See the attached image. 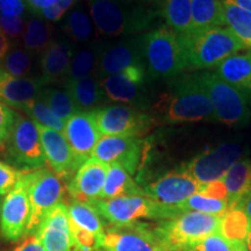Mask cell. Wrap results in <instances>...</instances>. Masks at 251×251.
<instances>
[{"mask_svg": "<svg viewBox=\"0 0 251 251\" xmlns=\"http://www.w3.org/2000/svg\"><path fill=\"white\" fill-rule=\"evenodd\" d=\"M97 36H130L146 30L158 11L141 0H86Z\"/></svg>", "mask_w": 251, "mask_h": 251, "instance_id": "obj_1", "label": "cell"}, {"mask_svg": "<svg viewBox=\"0 0 251 251\" xmlns=\"http://www.w3.org/2000/svg\"><path fill=\"white\" fill-rule=\"evenodd\" d=\"M152 112L155 120L170 125L218 121L211 99L194 75L175 81L170 92L163 94L152 106Z\"/></svg>", "mask_w": 251, "mask_h": 251, "instance_id": "obj_2", "label": "cell"}, {"mask_svg": "<svg viewBox=\"0 0 251 251\" xmlns=\"http://www.w3.org/2000/svg\"><path fill=\"white\" fill-rule=\"evenodd\" d=\"M187 67L207 69L219 65L229 56L247 48L227 27H213L178 35Z\"/></svg>", "mask_w": 251, "mask_h": 251, "instance_id": "obj_3", "label": "cell"}, {"mask_svg": "<svg viewBox=\"0 0 251 251\" xmlns=\"http://www.w3.org/2000/svg\"><path fill=\"white\" fill-rule=\"evenodd\" d=\"M144 65L151 78H174L188 69L179 37L169 27L142 35Z\"/></svg>", "mask_w": 251, "mask_h": 251, "instance_id": "obj_4", "label": "cell"}, {"mask_svg": "<svg viewBox=\"0 0 251 251\" xmlns=\"http://www.w3.org/2000/svg\"><path fill=\"white\" fill-rule=\"evenodd\" d=\"M94 206L102 219L113 226L130 225L142 220L174 219L184 211L179 207L165 206L147 196H127L113 199H96L89 202Z\"/></svg>", "mask_w": 251, "mask_h": 251, "instance_id": "obj_5", "label": "cell"}, {"mask_svg": "<svg viewBox=\"0 0 251 251\" xmlns=\"http://www.w3.org/2000/svg\"><path fill=\"white\" fill-rule=\"evenodd\" d=\"M157 222L153 228L166 250L187 251L193 244L218 233L220 216L188 211Z\"/></svg>", "mask_w": 251, "mask_h": 251, "instance_id": "obj_6", "label": "cell"}, {"mask_svg": "<svg viewBox=\"0 0 251 251\" xmlns=\"http://www.w3.org/2000/svg\"><path fill=\"white\" fill-rule=\"evenodd\" d=\"M194 76L211 99L218 121L230 127H244L249 124L251 112L246 93L215 72H200Z\"/></svg>", "mask_w": 251, "mask_h": 251, "instance_id": "obj_7", "label": "cell"}, {"mask_svg": "<svg viewBox=\"0 0 251 251\" xmlns=\"http://www.w3.org/2000/svg\"><path fill=\"white\" fill-rule=\"evenodd\" d=\"M2 149L8 164L19 170L35 171L45 168L47 163L36 124L20 114Z\"/></svg>", "mask_w": 251, "mask_h": 251, "instance_id": "obj_8", "label": "cell"}, {"mask_svg": "<svg viewBox=\"0 0 251 251\" xmlns=\"http://www.w3.org/2000/svg\"><path fill=\"white\" fill-rule=\"evenodd\" d=\"M27 178L30 216L25 237L36 233L46 215L62 202L65 193L63 180L50 169L42 168L28 172Z\"/></svg>", "mask_w": 251, "mask_h": 251, "instance_id": "obj_9", "label": "cell"}, {"mask_svg": "<svg viewBox=\"0 0 251 251\" xmlns=\"http://www.w3.org/2000/svg\"><path fill=\"white\" fill-rule=\"evenodd\" d=\"M246 156L243 146L235 142H226L215 148L205 150L193 157L180 168L192 176L199 184H207L220 180L229 169Z\"/></svg>", "mask_w": 251, "mask_h": 251, "instance_id": "obj_10", "label": "cell"}, {"mask_svg": "<svg viewBox=\"0 0 251 251\" xmlns=\"http://www.w3.org/2000/svg\"><path fill=\"white\" fill-rule=\"evenodd\" d=\"M148 78L149 75L144 64H139L103 78L100 81L107 100L127 103L141 111L149 107L147 89Z\"/></svg>", "mask_w": 251, "mask_h": 251, "instance_id": "obj_11", "label": "cell"}, {"mask_svg": "<svg viewBox=\"0 0 251 251\" xmlns=\"http://www.w3.org/2000/svg\"><path fill=\"white\" fill-rule=\"evenodd\" d=\"M97 251H166L153 225L135 222L105 228Z\"/></svg>", "mask_w": 251, "mask_h": 251, "instance_id": "obj_12", "label": "cell"}, {"mask_svg": "<svg viewBox=\"0 0 251 251\" xmlns=\"http://www.w3.org/2000/svg\"><path fill=\"white\" fill-rule=\"evenodd\" d=\"M94 111L99 130L103 136L141 137L156 124L152 115L127 105H109Z\"/></svg>", "mask_w": 251, "mask_h": 251, "instance_id": "obj_13", "label": "cell"}, {"mask_svg": "<svg viewBox=\"0 0 251 251\" xmlns=\"http://www.w3.org/2000/svg\"><path fill=\"white\" fill-rule=\"evenodd\" d=\"M148 152V142L140 136H101L92 156L107 164H120L130 176L142 168Z\"/></svg>", "mask_w": 251, "mask_h": 251, "instance_id": "obj_14", "label": "cell"}, {"mask_svg": "<svg viewBox=\"0 0 251 251\" xmlns=\"http://www.w3.org/2000/svg\"><path fill=\"white\" fill-rule=\"evenodd\" d=\"M30 205L27 174L4 198L0 212V234L8 242H18L26 235Z\"/></svg>", "mask_w": 251, "mask_h": 251, "instance_id": "obj_15", "label": "cell"}, {"mask_svg": "<svg viewBox=\"0 0 251 251\" xmlns=\"http://www.w3.org/2000/svg\"><path fill=\"white\" fill-rule=\"evenodd\" d=\"M200 188L201 184L179 168L146 185L143 191L147 197L162 205L179 207L188 198L199 193Z\"/></svg>", "mask_w": 251, "mask_h": 251, "instance_id": "obj_16", "label": "cell"}, {"mask_svg": "<svg viewBox=\"0 0 251 251\" xmlns=\"http://www.w3.org/2000/svg\"><path fill=\"white\" fill-rule=\"evenodd\" d=\"M139 64H144L142 35L126 36L115 42L106 43L93 74L102 80L103 78Z\"/></svg>", "mask_w": 251, "mask_h": 251, "instance_id": "obj_17", "label": "cell"}, {"mask_svg": "<svg viewBox=\"0 0 251 251\" xmlns=\"http://www.w3.org/2000/svg\"><path fill=\"white\" fill-rule=\"evenodd\" d=\"M75 153L78 163L81 165L91 156L97 143L101 139L96 111H78L65 121L63 134Z\"/></svg>", "mask_w": 251, "mask_h": 251, "instance_id": "obj_18", "label": "cell"}, {"mask_svg": "<svg viewBox=\"0 0 251 251\" xmlns=\"http://www.w3.org/2000/svg\"><path fill=\"white\" fill-rule=\"evenodd\" d=\"M36 124V122H35ZM40 133L41 143L45 151L46 162L50 170L62 180L71 179L80 164L62 133L36 124Z\"/></svg>", "mask_w": 251, "mask_h": 251, "instance_id": "obj_19", "label": "cell"}, {"mask_svg": "<svg viewBox=\"0 0 251 251\" xmlns=\"http://www.w3.org/2000/svg\"><path fill=\"white\" fill-rule=\"evenodd\" d=\"M109 164L90 157L81 164L74 177L69 180L67 191L72 200L91 202L99 199L105 185Z\"/></svg>", "mask_w": 251, "mask_h": 251, "instance_id": "obj_20", "label": "cell"}, {"mask_svg": "<svg viewBox=\"0 0 251 251\" xmlns=\"http://www.w3.org/2000/svg\"><path fill=\"white\" fill-rule=\"evenodd\" d=\"M35 235L46 251H75L68 206L57 203L41 222Z\"/></svg>", "mask_w": 251, "mask_h": 251, "instance_id": "obj_21", "label": "cell"}, {"mask_svg": "<svg viewBox=\"0 0 251 251\" xmlns=\"http://www.w3.org/2000/svg\"><path fill=\"white\" fill-rule=\"evenodd\" d=\"M77 47L65 36H56L43 50L40 59V76L47 85L65 80Z\"/></svg>", "mask_w": 251, "mask_h": 251, "instance_id": "obj_22", "label": "cell"}, {"mask_svg": "<svg viewBox=\"0 0 251 251\" xmlns=\"http://www.w3.org/2000/svg\"><path fill=\"white\" fill-rule=\"evenodd\" d=\"M47 83L41 76L12 77L0 69V101L11 108L21 111L31 100L36 99Z\"/></svg>", "mask_w": 251, "mask_h": 251, "instance_id": "obj_23", "label": "cell"}, {"mask_svg": "<svg viewBox=\"0 0 251 251\" xmlns=\"http://www.w3.org/2000/svg\"><path fill=\"white\" fill-rule=\"evenodd\" d=\"M61 29L76 46H83L97 39V31L91 18L86 0H78L61 20Z\"/></svg>", "mask_w": 251, "mask_h": 251, "instance_id": "obj_24", "label": "cell"}, {"mask_svg": "<svg viewBox=\"0 0 251 251\" xmlns=\"http://www.w3.org/2000/svg\"><path fill=\"white\" fill-rule=\"evenodd\" d=\"M64 87L70 93L78 111L98 109L107 100L101 81L94 74L79 80L64 81Z\"/></svg>", "mask_w": 251, "mask_h": 251, "instance_id": "obj_25", "label": "cell"}, {"mask_svg": "<svg viewBox=\"0 0 251 251\" xmlns=\"http://www.w3.org/2000/svg\"><path fill=\"white\" fill-rule=\"evenodd\" d=\"M215 74L242 92H251V51L229 56L216 65Z\"/></svg>", "mask_w": 251, "mask_h": 251, "instance_id": "obj_26", "label": "cell"}, {"mask_svg": "<svg viewBox=\"0 0 251 251\" xmlns=\"http://www.w3.org/2000/svg\"><path fill=\"white\" fill-rule=\"evenodd\" d=\"M106 43V41L94 40L87 45L78 46L72 56L70 68L64 81L79 80L93 74Z\"/></svg>", "mask_w": 251, "mask_h": 251, "instance_id": "obj_27", "label": "cell"}, {"mask_svg": "<svg viewBox=\"0 0 251 251\" xmlns=\"http://www.w3.org/2000/svg\"><path fill=\"white\" fill-rule=\"evenodd\" d=\"M222 180L228 192L229 208H234L251 193V159L243 158L235 163Z\"/></svg>", "mask_w": 251, "mask_h": 251, "instance_id": "obj_28", "label": "cell"}, {"mask_svg": "<svg viewBox=\"0 0 251 251\" xmlns=\"http://www.w3.org/2000/svg\"><path fill=\"white\" fill-rule=\"evenodd\" d=\"M127 196H146V194L143 187H141L120 164L112 163L108 166L105 185L99 199H113V198Z\"/></svg>", "mask_w": 251, "mask_h": 251, "instance_id": "obj_29", "label": "cell"}, {"mask_svg": "<svg viewBox=\"0 0 251 251\" xmlns=\"http://www.w3.org/2000/svg\"><path fill=\"white\" fill-rule=\"evenodd\" d=\"M54 31L52 23L31 14L26 21L23 34V47L33 56L42 54L55 37Z\"/></svg>", "mask_w": 251, "mask_h": 251, "instance_id": "obj_30", "label": "cell"}, {"mask_svg": "<svg viewBox=\"0 0 251 251\" xmlns=\"http://www.w3.org/2000/svg\"><path fill=\"white\" fill-rule=\"evenodd\" d=\"M251 220L241 208H229L220 216L218 233L229 244L247 243Z\"/></svg>", "mask_w": 251, "mask_h": 251, "instance_id": "obj_31", "label": "cell"}, {"mask_svg": "<svg viewBox=\"0 0 251 251\" xmlns=\"http://www.w3.org/2000/svg\"><path fill=\"white\" fill-rule=\"evenodd\" d=\"M161 14L168 27L177 35L192 31L191 0H163Z\"/></svg>", "mask_w": 251, "mask_h": 251, "instance_id": "obj_32", "label": "cell"}, {"mask_svg": "<svg viewBox=\"0 0 251 251\" xmlns=\"http://www.w3.org/2000/svg\"><path fill=\"white\" fill-rule=\"evenodd\" d=\"M192 31L225 26L220 0H191Z\"/></svg>", "mask_w": 251, "mask_h": 251, "instance_id": "obj_33", "label": "cell"}, {"mask_svg": "<svg viewBox=\"0 0 251 251\" xmlns=\"http://www.w3.org/2000/svg\"><path fill=\"white\" fill-rule=\"evenodd\" d=\"M224 11L225 26L251 48V11L241 7L229 0H220Z\"/></svg>", "mask_w": 251, "mask_h": 251, "instance_id": "obj_34", "label": "cell"}, {"mask_svg": "<svg viewBox=\"0 0 251 251\" xmlns=\"http://www.w3.org/2000/svg\"><path fill=\"white\" fill-rule=\"evenodd\" d=\"M68 206V214L70 224L93 233L101 237L105 230L101 215L89 202L72 200Z\"/></svg>", "mask_w": 251, "mask_h": 251, "instance_id": "obj_35", "label": "cell"}, {"mask_svg": "<svg viewBox=\"0 0 251 251\" xmlns=\"http://www.w3.org/2000/svg\"><path fill=\"white\" fill-rule=\"evenodd\" d=\"M40 96L47 102V105L49 106L52 113L62 120L67 121L71 115L78 112L74 99L71 98L70 93L65 89L64 85H63V87L47 85L42 90Z\"/></svg>", "mask_w": 251, "mask_h": 251, "instance_id": "obj_36", "label": "cell"}, {"mask_svg": "<svg viewBox=\"0 0 251 251\" xmlns=\"http://www.w3.org/2000/svg\"><path fill=\"white\" fill-rule=\"evenodd\" d=\"M21 111L29 115L31 120L36 122V124L64 134L65 121L59 119L57 115L52 113L41 96L37 97L36 99L31 100Z\"/></svg>", "mask_w": 251, "mask_h": 251, "instance_id": "obj_37", "label": "cell"}, {"mask_svg": "<svg viewBox=\"0 0 251 251\" xmlns=\"http://www.w3.org/2000/svg\"><path fill=\"white\" fill-rule=\"evenodd\" d=\"M33 67V55L25 48H13L0 61V69L12 77H27Z\"/></svg>", "mask_w": 251, "mask_h": 251, "instance_id": "obj_38", "label": "cell"}, {"mask_svg": "<svg viewBox=\"0 0 251 251\" xmlns=\"http://www.w3.org/2000/svg\"><path fill=\"white\" fill-rule=\"evenodd\" d=\"M179 208L184 212H199L205 213L209 215L221 216L228 211L229 206L227 200H218L212 199V198H207L201 194L197 193L190 197L186 201L181 203Z\"/></svg>", "mask_w": 251, "mask_h": 251, "instance_id": "obj_39", "label": "cell"}, {"mask_svg": "<svg viewBox=\"0 0 251 251\" xmlns=\"http://www.w3.org/2000/svg\"><path fill=\"white\" fill-rule=\"evenodd\" d=\"M70 231L74 242L75 251H97L100 246L101 237L98 235L81 229L77 226L70 224Z\"/></svg>", "mask_w": 251, "mask_h": 251, "instance_id": "obj_40", "label": "cell"}, {"mask_svg": "<svg viewBox=\"0 0 251 251\" xmlns=\"http://www.w3.org/2000/svg\"><path fill=\"white\" fill-rule=\"evenodd\" d=\"M26 174L27 171L19 170L8 163L0 161V196H7Z\"/></svg>", "mask_w": 251, "mask_h": 251, "instance_id": "obj_41", "label": "cell"}, {"mask_svg": "<svg viewBox=\"0 0 251 251\" xmlns=\"http://www.w3.org/2000/svg\"><path fill=\"white\" fill-rule=\"evenodd\" d=\"M17 118L18 113L14 109L0 101V150L5 146L8 137L11 136Z\"/></svg>", "mask_w": 251, "mask_h": 251, "instance_id": "obj_42", "label": "cell"}, {"mask_svg": "<svg viewBox=\"0 0 251 251\" xmlns=\"http://www.w3.org/2000/svg\"><path fill=\"white\" fill-rule=\"evenodd\" d=\"M77 1L78 0H58L56 4L42 9V11H40L35 15L45 19L49 23H57V21H61L64 18V15L68 13L69 9L76 4Z\"/></svg>", "mask_w": 251, "mask_h": 251, "instance_id": "obj_43", "label": "cell"}, {"mask_svg": "<svg viewBox=\"0 0 251 251\" xmlns=\"http://www.w3.org/2000/svg\"><path fill=\"white\" fill-rule=\"evenodd\" d=\"M27 19L25 17H1L0 15V28L7 39L18 40L23 37L26 27Z\"/></svg>", "mask_w": 251, "mask_h": 251, "instance_id": "obj_44", "label": "cell"}, {"mask_svg": "<svg viewBox=\"0 0 251 251\" xmlns=\"http://www.w3.org/2000/svg\"><path fill=\"white\" fill-rule=\"evenodd\" d=\"M187 251H231V248L221 235L216 233L193 244L188 248Z\"/></svg>", "mask_w": 251, "mask_h": 251, "instance_id": "obj_45", "label": "cell"}, {"mask_svg": "<svg viewBox=\"0 0 251 251\" xmlns=\"http://www.w3.org/2000/svg\"><path fill=\"white\" fill-rule=\"evenodd\" d=\"M27 9L26 0H0L1 17H25Z\"/></svg>", "mask_w": 251, "mask_h": 251, "instance_id": "obj_46", "label": "cell"}, {"mask_svg": "<svg viewBox=\"0 0 251 251\" xmlns=\"http://www.w3.org/2000/svg\"><path fill=\"white\" fill-rule=\"evenodd\" d=\"M199 194L205 196L207 198H212V199L218 200H227L228 201V192L224 180H214L211 183H207L201 185Z\"/></svg>", "mask_w": 251, "mask_h": 251, "instance_id": "obj_47", "label": "cell"}, {"mask_svg": "<svg viewBox=\"0 0 251 251\" xmlns=\"http://www.w3.org/2000/svg\"><path fill=\"white\" fill-rule=\"evenodd\" d=\"M13 251H46L35 234L28 235Z\"/></svg>", "mask_w": 251, "mask_h": 251, "instance_id": "obj_48", "label": "cell"}, {"mask_svg": "<svg viewBox=\"0 0 251 251\" xmlns=\"http://www.w3.org/2000/svg\"><path fill=\"white\" fill-rule=\"evenodd\" d=\"M58 0H26L27 8L31 14H37L40 11L45 9L49 6L54 5Z\"/></svg>", "mask_w": 251, "mask_h": 251, "instance_id": "obj_49", "label": "cell"}, {"mask_svg": "<svg viewBox=\"0 0 251 251\" xmlns=\"http://www.w3.org/2000/svg\"><path fill=\"white\" fill-rule=\"evenodd\" d=\"M9 50H11V42L0 28V61L5 57Z\"/></svg>", "mask_w": 251, "mask_h": 251, "instance_id": "obj_50", "label": "cell"}, {"mask_svg": "<svg viewBox=\"0 0 251 251\" xmlns=\"http://www.w3.org/2000/svg\"><path fill=\"white\" fill-rule=\"evenodd\" d=\"M237 208H241L242 211H244V213L249 216L250 220H251V193L248 194V196L244 198V199L241 201L238 205L236 206ZM235 208V207H234Z\"/></svg>", "mask_w": 251, "mask_h": 251, "instance_id": "obj_51", "label": "cell"}, {"mask_svg": "<svg viewBox=\"0 0 251 251\" xmlns=\"http://www.w3.org/2000/svg\"><path fill=\"white\" fill-rule=\"evenodd\" d=\"M229 1H233L236 5L241 6V7L251 11V0H229Z\"/></svg>", "mask_w": 251, "mask_h": 251, "instance_id": "obj_52", "label": "cell"}, {"mask_svg": "<svg viewBox=\"0 0 251 251\" xmlns=\"http://www.w3.org/2000/svg\"><path fill=\"white\" fill-rule=\"evenodd\" d=\"M231 251H250L249 248H248L247 243H235L230 244Z\"/></svg>", "mask_w": 251, "mask_h": 251, "instance_id": "obj_53", "label": "cell"}, {"mask_svg": "<svg viewBox=\"0 0 251 251\" xmlns=\"http://www.w3.org/2000/svg\"><path fill=\"white\" fill-rule=\"evenodd\" d=\"M247 246L249 248V250L251 251V225H250V229H249V234H248V238H247Z\"/></svg>", "mask_w": 251, "mask_h": 251, "instance_id": "obj_54", "label": "cell"}, {"mask_svg": "<svg viewBox=\"0 0 251 251\" xmlns=\"http://www.w3.org/2000/svg\"><path fill=\"white\" fill-rule=\"evenodd\" d=\"M2 202H4V197L0 196V212H1V206H2Z\"/></svg>", "mask_w": 251, "mask_h": 251, "instance_id": "obj_55", "label": "cell"}, {"mask_svg": "<svg viewBox=\"0 0 251 251\" xmlns=\"http://www.w3.org/2000/svg\"><path fill=\"white\" fill-rule=\"evenodd\" d=\"M166 251H175V250H166Z\"/></svg>", "mask_w": 251, "mask_h": 251, "instance_id": "obj_56", "label": "cell"}, {"mask_svg": "<svg viewBox=\"0 0 251 251\" xmlns=\"http://www.w3.org/2000/svg\"><path fill=\"white\" fill-rule=\"evenodd\" d=\"M147 1H149V0H147Z\"/></svg>", "mask_w": 251, "mask_h": 251, "instance_id": "obj_57", "label": "cell"}]
</instances>
